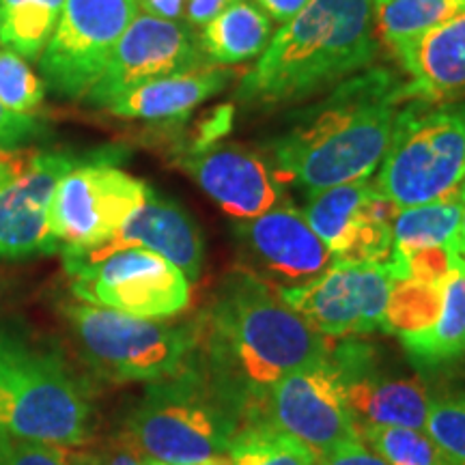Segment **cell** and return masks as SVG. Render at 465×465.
I'll return each instance as SVG.
<instances>
[{"instance_id":"6da1fadb","label":"cell","mask_w":465,"mask_h":465,"mask_svg":"<svg viewBox=\"0 0 465 465\" xmlns=\"http://www.w3.org/2000/svg\"><path fill=\"white\" fill-rule=\"evenodd\" d=\"M194 325L192 360L235 407L242 427L257 418L278 381L328 360L334 342L243 270L224 278Z\"/></svg>"},{"instance_id":"7a4b0ae2","label":"cell","mask_w":465,"mask_h":465,"mask_svg":"<svg viewBox=\"0 0 465 465\" xmlns=\"http://www.w3.org/2000/svg\"><path fill=\"white\" fill-rule=\"evenodd\" d=\"M405 104L403 83L383 67L349 75L306 106L272 143L276 177L308 194L364 182L380 168Z\"/></svg>"},{"instance_id":"3957f363","label":"cell","mask_w":465,"mask_h":465,"mask_svg":"<svg viewBox=\"0 0 465 465\" xmlns=\"http://www.w3.org/2000/svg\"><path fill=\"white\" fill-rule=\"evenodd\" d=\"M373 14L375 0H311L272 35L235 100L281 106L369 69L380 54Z\"/></svg>"},{"instance_id":"277c9868","label":"cell","mask_w":465,"mask_h":465,"mask_svg":"<svg viewBox=\"0 0 465 465\" xmlns=\"http://www.w3.org/2000/svg\"><path fill=\"white\" fill-rule=\"evenodd\" d=\"M93 435V405L63 351L0 325V438L78 449Z\"/></svg>"},{"instance_id":"5b68a950","label":"cell","mask_w":465,"mask_h":465,"mask_svg":"<svg viewBox=\"0 0 465 465\" xmlns=\"http://www.w3.org/2000/svg\"><path fill=\"white\" fill-rule=\"evenodd\" d=\"M242 420L190 360L177 375L149 383L125 433L141 455L164 465H203L226 457Z\"/></svg>"},{"instance_id":"8992f818","label":"cell","mask_w":465,"mask_h":465,"mask_svg":"<svg viewBox=\"0 0 465 465\" xmlns=\"http://www.w3.org/2000/svg\"><path fill=\"white\" fill-rule=\"evenodd\" d=\"M375 188L399 209L459 196L465 182V102L401 106Z\"/></svg>"},{"instance_id":"52a82bcc","label":"cell","mask_w":465,"mask_h":465,"mask_svg":"<svg viewBox=\"0 0 465 465\" xmlns=\"http://www.w3.org/2000/svg\"><path fill=\"white\" fill-rule=\"evenodd\" d=\"M75 347L106 381L153 383L177 375L196 349V325H173L75 302L63 308Z\"/></svg>"},{"instance_id":"ba28073f","label":"cell","mask_w":465,"mask_h":465,"mask_svg":"<svg viewBox=\"0 0 465 465\" xmlns=\"http://www.w3.org/2000/svg\"><path fill=\"white\" fill-rule=\"evenodd\" d=\"M342 399L358 438L375 427L424 431L431 394L420 375L381 351L375 342L336 339L330 351Z\"/></svg>"},{"instance_id":"9c48e42d","label":"cell","mask_w":465,"mask_h":465,"mask_svg":"<svg viewBox=\"0 0 465 465\" xmlns=\"http://www.w3.org/2000/svg\"><path fill=\"white\" fill-rule=\"evenodd\" d=\"M151 188L97 158L75 164L58 182L50 209V229L65 257L91 252L106 243L127 218L147 201Z\"/></svg>"},{"instance_id":"30bf717a","label":"cell","mask_w":465,"mask_h":465,"mask_svg":"<svg viewBox=\"0 0 465 465\" xmlns=\"http://www.w3.org/2000/svg\"><path fill=\"white\" fill-rule=\"evenodd\" d=\"M72 293L84 304L141 319H171L190 306L192 282L179 267L144 248H124L89 263H65Z\"/></svg>"},{"instance_id":"8fae6325","label":"cell","mask_w":465,"mask_h":465,"mask_svg":"<svg viewBox=\"0 0 465 465\" xmlns=\"http://www.w3.org/2000/svg\"><path fill=\"white\" fill-rule=\"evenodd\" d=\"M136 15L138 0H65L39 56L44 83L58 95L86 97Z\"/></svg>"},{"instance_id":"7c38bea8","label":"cell","mask_w":465,"mask_h":465,"mask_svg":"<svg viewBox=\"0 0 465 465\" xmlns=\"http://www.w3.org/2000/svg\"><path fill=\"white\" fill-rule=\"evenodd\" d=\"M399 281L391 263H334L315 281L278 291L284 304L328 339H351L383 328Z\"/></svg>"},{"instance_id":"4fadbf2b","label":"cell","mask_w":465,"mask_h":465,"mask_svg":"<svg viewBox=\"0 0 465 465\" xmlns=\"http://www.w3.org/2000/svg\"><path fill=\"white\" fill-rule=\"evenodd\" d=\"M257 422L302 441L315 457L349 440H360L330 358L293 371L278 381L267 392L257 418L248 424Z\"/></svg>"},{"instance_id":"5bb4252c","label":"cell","mask_w":465,"mask_h":465,"mask_svg":"<svg viewBox=\"0 0 465 465\" xmlns=\"http://www.w3.org/2000/svg\"><path fill=\"white\" fill-rule=\"evenodd\" d=\"M399 207L371 179L315 192L304 218L332 252L334 263H388Z\"/></svg>"},{"instance_id":"9a60e30c","label":"cell","mask_w":465,"mask_h":465,"mask_svg":"<svg viewBox=\"0 0 465 465\" xmlns=\"http://www.w3.org/2000/svg\"><path fill=\"white\" fill-rule=\"evenodd\" d=\"M242 267L276 291L315 281L334 257L306 223L304 212L278 205L263 216L240 220L235 226Z\"/></svg>"},{"instance_id":"2e32d148","label":"cell","mask_w":465,"mask_h":465,"mask_svg":"<svg viewBox=\"0 0 465 465\" xmlns=\"http://www.w3.org/2000/svg\"><path fill=\"white\" fill-rule=\"evenodd\" d=\"M207 65L199 45V35L190 25L136 15L121 35L102 78L86 93L93 106L108 108L124 93L188 69Z\"/></svg>"},{"instance_id":"e0dca14e","label":"cell","mask_w":465,"mask_h":465,"mask_svg":"<svg viewBox=\"0 0 465 465\" xmlns=\"http://www.w3.org/2000/svg\"><path fill=\"white\" fill-rule=\"evenodd\" d=\"M78 164L65 153H37L0 190V259L58 252L50 229L54 192Z\"/></svg>"},{"instance_id":"ac0fdd59","label":"cell","mask_w":465,"mask_h":465,"mask_svg":"<svg viewBox=\"0 0 465 465\" xmlns=\"http://www.w3.org/2000/svg\"><path fill=\"white\" fill-rule=\"evenodd\" d=\"M179 166L216 205L235 220L263 216L282 205L284 188L259 155L240 147H213L185 155Z\"/></svg>"},{"instance_id":"d6986e66","label":"cell","mask_w":465,"mask_h":465,"mask_svg":"<svg viewBox=\"0 0 465 465\" xmlns=\"http://www.w3.org/2000/svg\"><path fill=\"white\" fill-rule=\"evenodd\" d=\"M124 248H144L160 254L179 267L190 282L199 281L205 263V242L199 226L182 205L153 190L104 246L78 257H65L63 263H89Z\"/></svg>"},{"instance_id":"ffe728a7","label":"cell","mask_w":465,"mask_h":465,"mask_svg":"<svg viewBox=\"0 0 465 465\" xmlns=\"http://www.w3.org/2000/svg\"><path fill=\"white\" fill-rule=\"evenodd\" d=\"M407 74L405 102H457L465 97V9L407 44L397 54Z\"/></svg>"},{"instance_id":"44dd1931","label":"cell","mask_w":465,"mask_h":465,"mask_svg":"<svg viewBox=\"0 0 465 465\" xmlns=\"http://www.w3.org/2000/svg\"><path fill=\"white\" fill-rule=\"evenodd\" d=\"M235 72L223 65H201L151 80L124 93L110 104L108 113L121 119L182 121L209 97L226 89Z\"/></svg>"},{"instance_id":"7402d4cb","label":"cell","mask_w":465,"mask_h":465,"mask_svg":"<svg viewBox=\"0 0 465 465\" xmlns=\"http://www.w3.org/2000/svg\"><path fill=\"white\" fill-rule=\"evenodd\" d=\"M272 33L274 28L265 11L240 0L201 28L199 45L212 65L231 67L263 54Z\"/></svg>"},{"instance_id":"603a6c76","label":"cell","mask_w":465,"mask_h":465,"mask_svg":"<svg viewBox=\"0 0 465 465\" xmlns=\"http://www.w3.org/2000/svg\"><path fill=\"white\" fill-rule=\"evenodd\" d=\"M410 362L418 369L435 371L465 356V261L452 265L444 282V302L438 322L427 332L401 341Z\"/></svg>"},{"instance_id":"cb8c5ba5","label":"cell","mask_w":465,"mask_h":465,"mask_svg":"<svg viewBox=\"0 0 465 465\" xmlns=\"http://www.w3.org/2000/svg\"><path fill=\"white\" fill-rule=\"evenodd\" d=\"M465 9V0H375L373 31L392 54Z\"/></svg>"},{"instance_id":"d4e9b609","label":"cell","mask_w":465,"mask_h":465,"mask_svg":"<svg viewBox=\"0 0 465 465\" xmlns=\"http://www.w3.org/2000/svg\"><path fill=\"white\" fill-rule=\"evenodd\" d=\"M463 212L465 205L459 201V196L399 209L392 220L391 259L405 257L420 248L449 246L455 242Z\"/></svg>"},{"instance_id":"484cf974","label":"cell","mask_w":465,"mask_h":465,"mask_svg":"<svg viewBox=\"0 0 465 465\" xmlns=\"http://www.w3.org/2000/svg\"><path fill=\"white\" fill-rule=\"evenodd\" d=\"M65 0H0V44L26 61H39Z\"/></svg>"},{"instance_id":"4316f807","label":"cell","mask_w":465,"mask_h":465,"mask_svg":"<svg viewBox=\"0 0 465 465\" xmlns=\"http://www.w3.org/2000/svg\"><path fill=\"white\" fill-rule=\"evenodd\" d=\"M441 302H444V284L401 278L391 291L381 330L397 336L399 341L427 332L438 322Z\"/></svg>"},{"instance_id":"83f0119b","label":"cell","mask_w":465,"mask_h":465,"mask_svg":"<svg viewBox=\"0 0 465 465\" xmlns=\"http://www.w3.org/2000/svg\"><path fill=\"white\" fill-rule=\"evenodd\" d=\"M232 465H315V455L302 441L270 424H246L232 440Z\"/></svg>"},{"instance_id":"f1b7e54d","label":"cell","mask_w":465,"mask_h":465,"mask_svg":"<svg viewBox=\"0 0 465 465\" xmlns=\"http://www.w3.org/2000/svg\"><path fill=\"white\" fill-rule=\"evenodd\" d=\"M360 440L388 465H450L435 441L420 429L375 427L362 433Z\"/></svg>"},{"instance_id":"f546056e","label":"cell","mask_w":465,"mask_h":465,"mask_svg":"<svg viewBox=\"0 0 465 465\" xmlns=\"http://www.w3.org/2000/svg\"><path fill=\"white\" fill-rule=\"evenodd\" d=\"M45 97V83L28 67L26 58L0 48V106L9 113L35 116Z\"/></svg>"},{"instance_id":"4dcf8cb0","label":"cell","mask_w":465,"mask_h":465,"mask_svg":"<svg viewBox=\"0 0 465 465\" xmlns=\"http://www.w3.org/2000/svg\"><path fill=\"white\" fill-rule=\"evenodd\" d=\"M424 433L450 465H465V392L431 399Z\"/></svg>"},{"instance_id":"1f68e13d","label":"cell","mask_w":465,"mask_h":465,"mask_svg":"<svg viewBox=\"0 0 465 465\" xmlns=\"http://www.w3.org/2000/svg\"><path fill=\"white\" fill-rule=\"evenodd\" d=\"M0 465H75L72 449L0 438Z\"/></svg>"},{"instance_id":"d6a6232c","label":"cell","mask_w":465,"mask_h":465,"mask_svg":"<svg viewBox=\"0 0 465 465\" xmlns=\"http://www.w3.org/2000/svg\"><path fill=\"white\" fill-rule=\"evenodd\" d=\"M232 114H235V108L232 104H224V106L213 108L205 119L201 121L199 127H196L194 141H192L188 153L185 155H196L203 153V151H209L216 147L220 138L226 136L232 127Z\"/></svg>"},{"instance_id":"836d02e7","label":"cell","mask_w":465,"mask_h":465,"mask_svg":"<svg viewBox=\"0 0 465 465\" xmlns=\"http://www.w3.org/2000/svg\"><path fill=\"white\" fill-rule=\"evenodd\" d=\"M37 132L39 121L35 116L9 113L7 108L0 106V153L31 141Z\"/></svg>"},{"instance_id":"e575fe53","label":"cell","mask_w":465,"mask_h":465,"mask_svg":"<svg viewBox=\"0 0 465 465\" xmlns=\"http://www.w3.org/2000/svg\"><path fill=\"white\" fill-rule=\"evenodd\" d=\"M315 465H388L362 440H349L315 459Z\"/></svg>"},{"instance_id":"d590c367","label":"cell","mask_w":465,"mask_h":465,"mask_svg":"<svg viewBox=\"0 0 465 465\" xmlns=\"http://www.w3.org/2000/svg\"><path fill=\"white\" fill-rule=\"evenodd\" d=\"M93 465H144V457L141 450L136 449L130 435L121 431L108 441L106 446H102L100 455L91 459Z\"/></svg>"},{"instance_id":"8d00e7d4","label":"cell","mask_w":465,"mask_h":465,"mask_svg":"<svg viewBox=\"0 0 465 465\" xmlns=\"http://www.w3.org/2000/svg\"><path fill=\"white\" fill-rule=\"evenodd\" d=\"M240 3V0H188L185 3V25L190 26H205L218 14L229 9L231 5Z\"/></svg>"},{"instance_id":"74e56055","label":"cell","mask_w":465,"mask_h":465,"mask_svg":"<svg viewBox=\"0 0 465 465\" xmlns=\"http://www.w3.org/2000/svg\"><path fill=\"white\" fill-rule=\"evenodd\" d=\"M254 3H257L259 9L265 11V15L270 20L284 25L291 17L298 15L311 0H254Z\"/></svg>"},{"instance_id":"f35d334b","label":"cell","mask_w":465,"mask_h":465,"mask_svg":"<svg viewBox=\"0 0 465 465\" xmlns=\"http://www.w3.org/2000/svg\"><path fill=\"white\" fill-rule=\"evenodd\" d=\"M185 3L188 0H138V9L147 15L160 17V20L177 22L185 14Z\"/></svg>"},{"instance_id":"ab89813d","label":"cell","mask_w":465,"mask_h":465,"mask_svg":"<svg viewBox=\"0 0 465 465\" xmlns=\"http://www.w3.org/2000/svg\"><path fill=\"white\" fill-rule=\"evenodd\" d=\"M26 164V160L22 155L11 153V151H3L0 153V190L7 185L17 173L22 171V166Z\"/></svg>"},{"instance_id":"60d3db41","label":"cell","mask_w":465,"mask_h":465,"mask_svg":"<svg viewBox=\"0 0 465 465\" xmlns=\"http://www.w3.org/2000/svg\"><path fill=\"white\" fill-rule=\"evenodd\" d=\"M452 248H455L457 257L465 261V212H463V216H461V224H459L455 242H452Z\"/></svg>"},{"instance_id":"b9f144b4","label":"cell","mask_w":465,"mask_h":465,"mask_svg":"<svg viewBox=\"0 0 465 465\" xmlns=\"http://www.w3.org/2000/svg\"><path fill=\"white\" fill-rule=\"evenodd\" d=\"M144 465H164V463L149 461V459H144ZM203 465H232V461H231V457L226 455V457H218V459H213V461H207V463H203Z\"/></svg>"},{"instance_id":"7bdbcfd3","label":"cell","mask_w":465,"mask_h":465,"mask_svg":"<svg viewBox=\"0 0 465 465\" xmlns=\"http://www.w3.org/2000/svg\"><path fill=\"white\" fill-rule=\"evenodd\" d=\"M459 201H461L465 205V182L461 183V188H459Z\"/></svg>"}]
</instances>
